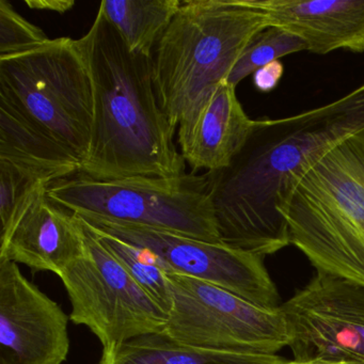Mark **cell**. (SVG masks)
Masks as SVG:
<instances>
[{
    "label": "cell",
    "mask_w": 364,
    "mask_h": 364,
    "mask_svg": "<svg viewBox=\"0 0 364 364\" xmlns=\"http://www.w3.org/2000/svg\"><path fill=\"white\" fill-rule=\"evenodd\" d=\"M362 129L364 84L296 116L257 120L231 165L203 173L221 242L262 257L291 245L279 210L294 185L327 151Z\"/></svg>",
    "instance_id": "1"
},
{
    "label": "cell",
    "mask_w": 364,
    "mask_h": 364,
    "mask_svg": "<svg viewBox=\"0 0 364 364\" xmlns=\"http://www.w3.org/2000/svg\"><path fill=\"white\" fill-rule=\"evenodd\" d=\"M76 42L93 91L90 146L78 174L99 181L186 174L155 92L152 59L132 54L100 8Z\"/></svg>",
    "instance_id": "2"
},
{
    "label": "cell",
    "mask_w": 364,
    "mask_h": 364,
    "mask_svg": "<svg viewBox=\"0 0 364 364\" xmlns=\"http://www.w3.org/2000/svg\"><path fill=\"white\" fill-rule=\"evenodd\" d=\"M252 0H184L152 57L159 106L174 129L191 121L251 40L269 27Z\"/></svg>",
    "instance_id": "3"
},
{
    "label": "cell",
    "mask_w": 364,
    "mask_h": 364,
    "mask_svg": "<svg viewBox=\"0 0 364 364\" xmlns=\"http://www.w3.org/2000/svg\"><path fill=\"white\" fill-rule=\"evenodd\" d=\"M279 212L316 272L364 287V129L311 166Z\"/></svg>",
    "instance_id": "4"
},
{
    "label": "cell",
    "mask_w": 364,
    "mask_h": 364,
    "mask_svg": "<svg viewBox=\"0 0 364 364\" xmlns=\"http://www.w3.org/2000/svg\"><path fill=\"white\" fill-rule=\"evenodd\" d=\"M0 102L84 163L90 146L93 91L76 40L58 38L0 56Z\"/></svg>",
    "instance_id": "5"
},
{
    "label": "cell",
    "mask_w": 364,
    "mask_h": 364,
    "mask_svg": "<svg viewBox=\"0 0 364 364\" xmlns=\"http://www.w3.org/2000/svg\"><path fill=\"white\" fill-rule=\"evenodd\" d=\"M48 197L80 217H93L221 242L203 174L99 181L76 176L53 183Z\"/></svg>",
    "instance_id": "6"
},
{
    "label": "cell",
    "mask_w": 364,
    "mask_h": 364,
    "mask_svg": "<svg viewBox=\"0 0 364 364\" xmlns=\"http://www.w3.org/2000/svg\"><path fill=\"white\" fill-rule=\"evenodd\" d=\"M172 304L163 333L215 350L277 355L289 345L282 311L265 309L205 281L168 274Z\"/></svg>",
    "instance_id": "7"
},
{
    "label": "cell",
    "mask_w": 364,
    "mask_h": 364,
    "mask_svg": "<svg viewBox=\"0 0 364 364\" xmlns=\"http://www.w3.org/2000/svg\"><path fill=\"white\" fill-rule=\"evenodd\" d=\"M82 223L86 231L84 255L59 277L72 304L70 319L89 328L103 349L163 333L168 321L165 311Z\"/></svg>",
    "instance_id": "8"
},
{
    "label": "cell",
    "mask_w": 364,
    "mask_h": 364,
    "mask_svg": "<svg viewBox=\"0 0 364 364\" xmlns=\"http://www.w3.org/2000/svg\"><path fill=\"white\" fill-rule=\"evenodd\" d=\"M80 218L95 229L144 249L168 274L205 281L262 308L278 309L282 304L276 284L264 265V257L259 255L223 242H205L93 217Z\"/></svg>",
    "instance_id": "9"
},
{
    "label": "cell",
    "mask_w": 364,
    "mask_h": 364,
    "mask_svg": "<svg viewBox=\"0 0 364 364\" xmlns=\"http://www.w3.org/2000/svg\"><path fill=\"white\" fill-rule=\"evenodd\" d=\"M294 359L364 364V287L316 272L281 304Z\"/></svg>",
    "instance_id": "10"
},
{
    "label": "cell",
    "mask_w": 364,
    "mask_h": 364,
    "mask_svg": "<svg viewBox=\"0 0 364 364\" xmlns=\"http://www.w3.org/2000/svg\"><path fill=\"white\" fill-rule=\"evenodd\" d=\"M69 319L18 264L0 259V364H63Z\"/></svg>",
    "instance_id": "11"
},
{
    "label": "cell",
    "mask_w": 364,
    "mask_h": 364,
    "mask_svg": "<svg viewBox=\"0 0 364 364\" xmlns=\"http://www.w3.org/2000/svg\"><path fill=\"white\" fill-rule=\"evenodd\" d=\"M48 191L40 193L9 234L0 237V259L60 277L84 255L86 231L77 215L50 201Z\"/></svg>",
    "instance_id": "12"
},
{
    "label": "cell",
    "mask_w": 364,
    "mask_h": 364,
    "mask_svg": "<svg viewBox=\"0 0 364 364\" xmlns=\"http://www.w3.org/2000/svg\"><path fill=\"white\" fill-rule=\"evenodd\" d=\"M257 127L236 95V87L221 82L196 116L178 127V144L193 173L225 169L242 152Z\"/></svg>",
    "instance_id": "13"
},
{
    "label": "cell",
    "mask_w": 364,
    "mask_h": 364,
    "mask_svg": "<svg viewBox=\"0 0 364 364\" xmlns=\"http://www.w3.org/2000/svg\"><path fill=\"white\" fill-rule=\"evenodd\" d=\"M270 26L299 38L306 52L364 53V0H252Z\"/></svg>",
    "instance_id": "14"
},
{
    "label": "cell",
    "mask_w": 364,
    "mask_h": 364,
    "mask_svg": "<svg viewBox=\"0 0 364 364\" xmlns=\"http://www.w3.org/2000/svg\"><path fill=\"white\" fill-rule=\"evenodd\" d=\"M0 161L40 172L53 182L80 173L82 161L71 151L0 102Z\"/></svg>",
    "instance_id": "15"
},
{
    "label": "cell",
    "mask_w": 364,
    "mask_h": 364,
    "mask_svg": "<svg viewBox=\"0 0 364 364\" xmlns=\"http://www.w3.org/2000/svg\"><path fill=\"white\" fill-rule=\"evenodd\" d=\"M279 358L268 353L200 348L165 333H153L103 349L100 364H272Z\"/></svg>",
    "instance_id": "16"
},
{
    "label": "cell",
    "mask_w": 364,
    "mask_h": 364,
    "mask_svg": "<svg viewBox=\"0 0 364 364\" xmlns=\"http://www.w3.org/2000/svg\"><path fill=\"white\" fill-rule=\"evenodd\" d=\"M181 6V0H105L100 9L132 54L152 59Z\"/></svg>",
    "instance_id": "17"
},
{
    "label": "cell",
    "mask_w": 364,
    "mask_h": 364,
    "mask_svg": "<svg viewBox=\"0 0 364 364\" xmlns=\"http://www.w3.org/2000/svg\"><path fill=\"white\" fill-rule=\"evenodd\" d=\"M82 221L97 236L104 247L118 259L132 278L165 311L166 314H169L172 304L171 284L168 272L156 263L152 255L127 240L95 229L86 221Z\"/></svg>",
    "instance_id": "18"
},
{
    "label": "cell",
    "mask_w": 364,
    "mask_h": 364,
    "mask_svg": "<svg viewBox=\"0 0 364 364\" xmlns=\"http://www.w3.org/2000/svg\"><path fill=\"white\" fill-rule=\"evenodd\" d=\"M53 183L35 170L0 161V237L9 234L31 202L40 193L48 191Z\"/></svg>",
    "instance_id": "19"
},
{
    "label": "cell",
    "mask_w": 364,
    "mask_h": 364,
    "mask_svg": "<svg viewBox=\"0 0 364 364\" xmlns=\"http://www.w3.org/2000/svg\"><path fill=\"white\" fill-rule=\"evenodd\" d=\"M299 52H306V44L301 39L280 27H267L251 40L227 82L237 87L242 80L268 63Z\"/></svg>",
    "instance_id": "20"
},
{
    "label": "cell",
    "mask_w": 364,
    "mask_h": 364,
    "mask_svg": "<svg viewBox=\"0 0 364 364\" xmlns=\"http://www.w3.org/2000/svg\"><path fill=\"white\" fill-rule=\"evenodd\" d=\"M48 40L41 28L23 18L7 0H0V56L26 52Z\"/></svg>",
    "instance_id": "21"
},
{
    "label": "cell",
    "mask_w": 364,
    "mask_h": 364,
    "mask_svg": "<svg viewBox=\"0 0 364 364\" xmlns=\"http://www.w3.org/2000/svg\"><path fill=\"white\" fill-rule=\"evenodd\" d=\"M284 73V67L279 60L272 61L261 68L253 74V84L261 92H270L274 90Z\"/></svg>",
    "instance_id": "22"
},
{
    "label": "cell",
    "mask_w": 364,
    "mask_h": 364,
    "mask_svg": "<svg viewBox=\"0 0 364 364\" xmlns=\"http://www.w3.org/2000/svg\"><path fill=\"white\" fill-rule=\"evenodd\" d=\"M25 3L31 9L59 14H67L75 6L73 0H27Z\"/></svg>",
    "instance_id": "23"
},
{
    "label": "cell",
    "mask_w": 364,
    "mask_h": 364,
    "mask_svg": "<svg viewBox=\"0 0 364 364\" xmlns=\"http://www.w3.org/2000/svg\"><path fill=\"white\" fill-rule=\"evenodd\" d=\"M272 364H362L359 362L343 361V360H325V359H310V360H297L285 359L280 357L277 361Z\"/></svg>",
    "instance_id": "24"
}]
</instances>
